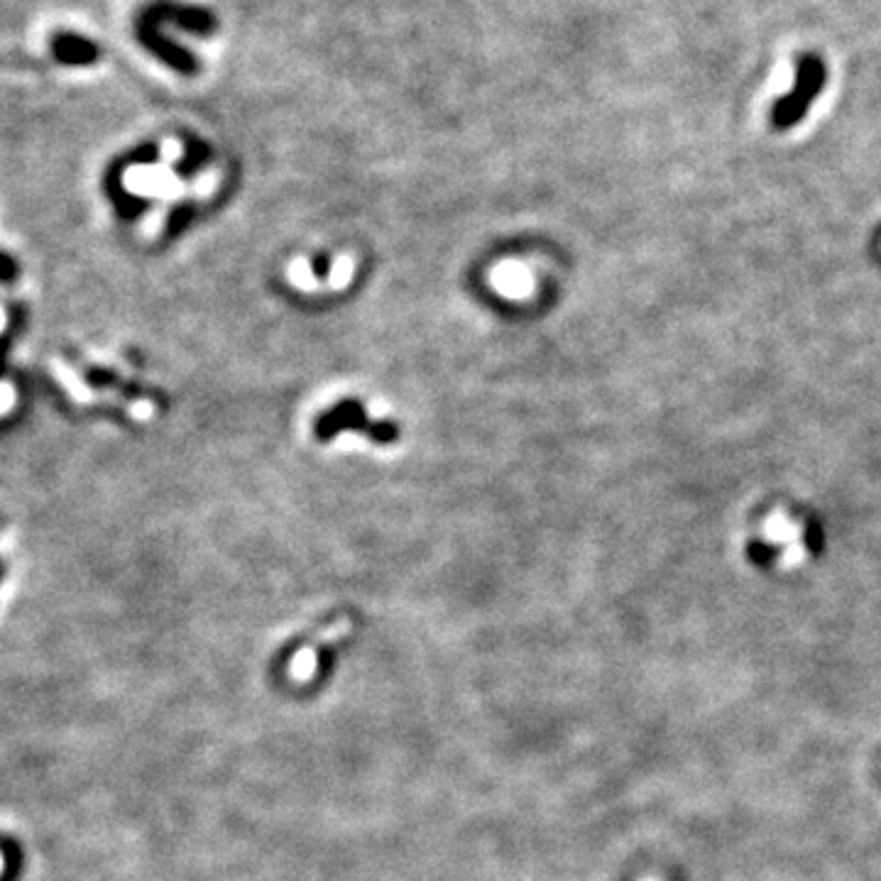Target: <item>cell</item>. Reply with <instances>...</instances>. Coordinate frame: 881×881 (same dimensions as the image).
Wrapping results in <instances>:
<instances>
[{
	"label": "cell",
	"instance_id": "cell-3",
	"mask_svg": "<svg viewBox=\"0 0 881 881\" xmlns=\"http://www.w3.org/2000/svg\"><path fill=\"white\" fill-rule=\"evenodd\" d=\"M18 328H20V316H18V309H15L13 319H10V326L0 333V380H3L5 372H8L10 350H13V341H15V333H18Z\"/></svg>",
	"mask_w": 881,
	"mask_h": 881
},
{
	"label": "cell",
	"instance_id": "cell-1",
	"mask_svg": "<svg viewBox=\"0 0 881 881\" xmlns=\"http://www.w3.org/2000/svg\"><path fill=\"white\" fill-rule=\"evenodd\" d=\"M825 86V64L823 59L815 57V54H806V57L798 59L796 69V89L789 96L781 98L779 106H776V125L781 128H789V125L801 120L806 108L811 106V101L818 96V91Z\"/></svg>",
	"mask_w": 881,
	"mask_h": 881
},
{
	"label": "cell",
	"instance_id": "cell-4",
	"mask_svg": "<svg viewBox=\"0 0 881 881\" xmlns=\"http://www.w3.org/2000/svg\"><path fill=\"white\" fill-rule=\"evenodd\" d=\"M20 277V265L13 255L0 250V284H13Z\"/></svg>",
	"mask_w": 881,
	"mask_h": 881
},
{
	"label": "cell",
	"instance_id": "cell-2",
	"mask_svg": "<svg viewBox=\"0 0 881 881\" xmlns=\"http://www.w3.org/2000/svg\"><path fill=\"white\" fill-rule=\"evenodd\" d=\"M52 54L59 64H67V67H91L101 57V49L84 35L57 32L52 37Z\"/></svg>",
	"mask_w": 881,
	"mask_h": 881
},
{
	"label": "cell",
	"instance_id": "cell-6",
	"mask_svg": "<svg viewBox=\"0 0 881 881\" xmlns=\"http://www.w3.org/2000/svg\"><path fill=\"white\" fill-rule=\"evenodd\" d=\"M0 580H3V561H0Z\"/></svg>",
	"mask_w": 881,
	"mask_h": 881
},
{
	"label": "cell",
	"instance_id": "cell-5",
	"mask_svg": "<svg viewBox=\"0 0 881 881\" xmlns=\"http://www.w3.org/2000/svg\"><path fill=\"white\" fill-rule=\"evenodd\" d=\"M507 272H510V275L497 277V284H500L505 292H524V289H527V277L519 275V272H514V270H507Z\"/></svg>",
	"mask_w": 881,
	"mask_h": 881
}]
</instances>
